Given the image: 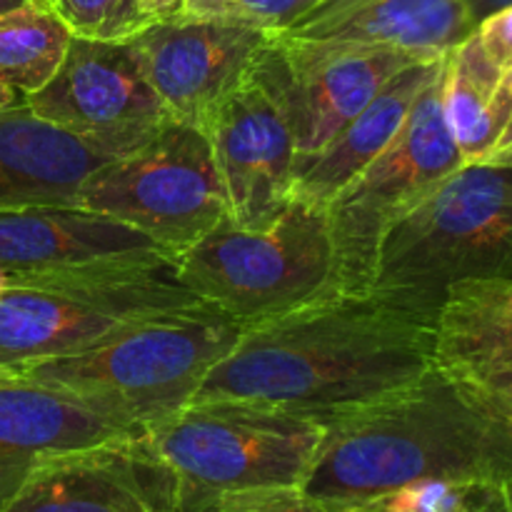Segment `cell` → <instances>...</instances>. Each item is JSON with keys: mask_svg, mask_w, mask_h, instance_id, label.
Listing matches in <instances>:
<instances>
[{"mask_svg": "<svg viewBox=\"0 0 512 512\" xmlns=\"http://www.w3.org/2000/svg\"><path fill=\"white\" fill-rule=\"evenodd\" d=\"M430 365L433 325L373 295L338 293L243 328L193 400H248L325 425L398 393Z\"/></svg>", "mask_w": 512, "mask_h": 512, "instance_id": "1", "label": "cell"}, {"mask_svg": "<svg viewBox=\"0 0 512 512\" xmlns=\"http://www.w3.org/2000/svg\"><path fill=\"white\" fill-rule=\"evenodd\" d=\"M420 480L512 483V420L438 365L325 423L303 490L343 512Z\"/></svg>", "mask_w": 512, "mask_h": 512, "instance_id": "2", "label": "cell"}, {"mask_svg": "<svg viewBox=\"0 0 512 512\" xmlns=\"http://www.w3.org/2000/svg\"><path fill=\"white\" fill-rule=\"evenodd\" d=\"M512 280V168L463 165L395 220L368 295L433 325L453 288Z\"/></svg>", "mask_w": 512, "mask_h": 512, "instance_id": "3", "label": "cell"}, {"mask_svg": "<svg viewBox=\"0 0 512 512\" xmlns=\"http://www.w3.org/2000/svg\"><path fill=\"white\" fill-rule=\"evenodd\" d=\"M240 333L243 325L230 315L198 303L143 320L83 353L25 365L18 375L65 390L145 435L195 398Z\"/></svg>", "mask_w": 512, "mask_h": 512, "instance_id": "4", "label": "cell"}, {"mask_svg": "<svg viewBox=\"0 0 512 512\" xmlns=\"http://www.w3.org/2000/svg\"><path fill=\"white\" fill-rule=\"evenodd\" d=\"M173 265L190 293L243 328L340 293L328 213L300 198L265 228L223 220Z\"/></svg>", "mask_w": 512, "mask_h": 512, "instance_id": "5", "label": "cell"}, {"mask_svg": "<svg viewBox=\"0 0 512 512\" xmlns=\"http://www.w3.org/2000/svg\"><path fill=\"white\" fill-rule=\"evenodd\" d=\"M198 303L203 300L180 283L173 260L10 273V288L0 295V363L18 373Z\"/></svg>", "mask_w": 512, "mask_h": 512, "instance_id": "6", "label": "cell"}, {"mask_svg": "<svg viewBox=\"0 0 512 512\" xmlns=\"http://www.w3.org/2000/svg\"><path fill=\"white\" fill-rule=\"evenodd\" d=\"M325 425L248 400H193L145 433L178 475L185 512L240 490L303 488Z\"/></svg>", "mask_w": 512, "mask_h": 512, "instance_id": "7", "label": "cell"}, {"mask_svg": "<svg viewBox=\"0 0 512 512\" xmlns=\"http://www.w3.org/2000/svg\"><path fill=\"white\" fill-rule=\"evenodd\" d=\"M73 203L140 230L170 258L230 218L208 135L178 120L133 153L100 165Z\"/></svg>", "mask_w": 512, "mask_h": 512, "instance_id": "8", "label": "cell"}, {"mask_svg": "<svg viewBox=\"0 0 512 512\" xmlns=\"http://www.w3.org/2000/svg\"><path fill=\"white\" fill-rule=\"evenodd\" d=\"M443 73L445 63L418 95L398 138L325 205L343 295H368L390 225L465 165L445 123Z\"/></svg>", "mask_w": 512, "mask_h": 512, "instance_id": "9", "label": "cell"}, {"mask_svg": "<svg viewBox=\"0 0 512 512\" xmlns=\"http://www.w3.org/2000/svg\"><path fill=\"white\" fill-rule=\"evenodd\" d=\"M205 135L223 178L230 220L240 228L273 223L293 200L298 168L295 130L273 38L248 78L218 105Z\"/></svg>", "mask_w": 512, "mask_h": 512, "instance_id": "10", "label": "cell"}, {"mask_svg": "<svg viewBox=\"0 0 512 512\" xmlns=\"http://www.w3.org/2000/svg\"><path fill=\"white\" fill-rule=\"evenodd\" d=\"M23 100L45 123L113 158L138 150L170 120L130 43L70 38L53 78Z\"/></svg>", "mask_w": 512, "mask_h": 512, "instance_id": "11", "label": "cell"}, {"mask_svg": "<svg viewBox=\"0 0 512 512\" xmlns=\"http://www.w3.org/2000/svg\"><path fill=\"white\" fill-rule=\"evenodd\" d=\"M273 48L295 130V180L400 70L430 60L390 45L283 33L273 35Z\"/></svg>", "mask_w": 512, "mask_h": 512, "instance_id": "12", "label": "cell"}, {"mask_svg": "<svg viewBox=\"0 0 512 512\" xmlns=\"http://www.w3.org/2000/svg\"><path fill=\"white\" fill-rule=\"evenodd\" d=\"M273 33L228 20H158L128 40L170 120L203 128L248 78Z\"/></svg>", "mask_w": 512, "mask_h": 512, "instance_id": "13", "label": "cell"}, {"mask_svg": "<svg viewBox=\"0 0 512 512\" xmlns=\"http://www.w3.org/2000/svg\"><path fill=\"white\" fill-rule=\"evenodd\" d=\"M3 512H185L183 488L145 435L55 455Z\"/></svg>", "mask_w": 512, "mask_h": 512, "instance_id": "14", "label": "cell"}, {"mask_svg": "<svg viewBox=\"0 0 512 512\" xmlns=\"http://www.w3.org/2000/svg\"><path fill=\"white\" fill-rule=\"evenodd\" d=\"M173 260L140 230L75 203L0 210V265L10 273H60Z\"/></svg>", "mask_w": 512, "mask_h": 512, "instance_id": "15", "label": "cell"}, {"mask_svg": "<svg viewBox=\"0 0 512 512\" xmlns=\"http://www.w3.org/2000/svg\"><path fill=\"white\" fill-rule=\"evenodd\" d=\"M135 435L65 390L23 375L0 380V512L43 460Z\"/></svg>", "mask_w": 512, "mask_h": 512, "instance_id": "16", "label": "cell"}, {"mask_svg": "<svg viewBox=\"0 0 512 512\" xmlns=\"http://www.w3.org/2000/svg\"><path fill=\"white\" fill-rule=\"evenodd\" d=\"M433 365L512 420V280L450 290L433 320Z\"/></svg>", "mask_w": 512, "mask_h": 512, "instance_id": "17", "label": "cell"}, {"mask_svg": "<svg viewBox=\"0 0 512 512\" xmlns=\"http://www.w3.org/2000/svg\"><path fill=\"white\" fill-rule=\"evenodd\" d=\"M473 30L465 0H320L283 35L355 40L445 58Z\"/></svg>", "mask_w": 512, "mask_h": 512, "instance_id": "18", "label": "cell"}, {"mask_svg": "<svg viewBox=\"0 0 512 512\" xmlns=\"http://www.w3.org/2000/svg\"><path fill=\"white\" fill-rule=\"evenodd\" d=\"M113 155L45 123L25 100L0 108V210L73 203L90 173Z\"/></svg>", "mask_w": 512, "mask_h": 512, "instance_id": "19", "label": "cell"}, {"mask_svg": "<svg viewBox=\"0 0 512 512\" xmlns=\"http://www.w3.org/2000/svg\"><path fill=\"white\" fill-rule=\"evenodd\" d=\"M445 58L418 60L400 70L368 105L350 120L295 180L293 198L328 205L345 185L358 178L403 130L415 100L440 73Z\"/></svg>", "mask_w": 512, "mask_h": 512, "instance_id": "20", "label": "cell"}, {"mask_svg": "<svg viewBox=\"0 0 512 512\" xmlns=\"http://www.w3.org/2000/svg\"><path fill=\"white\" fill-rule=\"evenodd\" d=\"M443 110L465 165L512 168V83L475 30L445 55Z\"/></svg>", "mask_w": 512, "mask_h": 512, "instance_id": "21", "label": "cell"}, {"mask_svg": "<svg viewBox=\"0 0 512 512\" xmlns=\"http://www.w3.org/2000/svg\"><path fill=\"white\" fill-rule=\"evenodd\" d=\"M70 33L48 5L33 3L0 15V83L25 95L43 88L58 70Z\"/></svg>", "mask_w": 512, "mask_h": 512, "instance_id": "22", "label": "cell"}, {"mask_svg": "<svg viewBox=\"0 0 512 512\" xmlns=\"http://www.w3.org/2000/svg\"><path fill=\"white\" fill-rule=\"evenodd\" d=\"M55 15L70 38L128 43L158 20L138 0H55Z\"/></svg>", "mask_w": 512, "mask_h": 512, "instance_id": "23", "label": "cell"}, {"mask_svg": "<svg viewBox=\"0 0 512 512\" xmlns=\"http://www.w3.org/2000/svg\"><path fill=\"white\" fill-rule=\"evenodd\" d=\"M320 0H185L183 15L228 20L265 33H285Z\"/></svg>", "mask_w": 512, "mask_h": 512, "instance_id": "24", "label": "cell"}, {"mask_svg": "<svg viewBox=\"0 0 512 512\" xmlns=\"http://www.w3.org/2000/svg\"><path fill=\"white\" fill-rule=\"evenodd\" d=\"M473 483H453V480H420L403 485L383 498L365 503L360 508L373 512H458L465 493Z\"/></svg>", "mask_w": 512, "mask_h": 512, "instance_id": "25", "label": "cell"}, {"mask_svg": "<svg viewBox=\"0 0 512 512\" xmlns=\"http://www.w3.org/2000/svg\"><path fill=\"white\" fill-rule=\"evenodd\" d=\"M203 512H333L303 488L240 490L215 498Z\"/></svg>", "mask_w": 512, "mask_h": 512, "instance_id": "26", "label": "cell"}, {"mask_svg": "<svg viewBox=\"0 0 512 512\" xmlns=\"http://www.w3.org/2000/svg\"><path fill=\"white\" fill-rule=\"evenodd\" d=\"M475 35L498 68L512 70V5L480 20Z\"/></svg>", "mask_w": 512, "mask_h": 512, "instance_id": "27", "label": "cell"}, {"mask_svg": "<svg viewBox=\"0 0 512 512\" xmlns=\"http://www.w3.org/2000/svg\"><path fill=\"white\" fill-rule=\"evenodd\" d=\"M458 512H508L505 483H473Z\"/></svg>", "mask_w": 512, "mask_h": 512, "instance_id": "28", "label": "cell"}, {"mask_svg": "<svg viewBox=\"0 0 512 512\" xmlns=\"http://www.w3.org/2000/svg\"><path fill=\"white\" fill-rule=\"evenodd\" d=\"M155 20H168L183 15L185 0H138Z\"/></svg>", "mask_w": 512, "mask_h": 512, "instance_id": "29", "label": "cell"}, {"mask_svg": "<svg viewBox=\"0 0 512 512\" xmlns=\"http://www.w3.org/2000/svg\"><path fill=\"white\" fill-rule=\"evenodd\" d=\"M512 0H465V8H468V15L470 20H473V25L478 28L480 20H485L488 15L498 13V10L503 8H510Z\"/></svg>", "mask_w": 512, "mask_h": 512, "instance_id": "30", "label": "cell"}, {"mask_svg": "<svg viewBox=\"0 0 512 512\" xmlns=\"http://www.w3.org/2000/svg\"><path fill=\"white\" fill-rule=\"evenodd\" d=\"M23 100V95L15 93L13 88H8V85L0 83V108H10V105L20 103Z\"/></svg>", "mask_w": 512, "mask_h": 512, "instance_id": "31", "label": "cell"}, {"mask_svg": "<svg viewBox=\"0 0 512 512\" xmlns=\"http://www.w3.org/2000/svg\"><path fill=\"white\" fill-rule=\"evenodd\" d=\"M28 3H33V0H0V15L10 13V10L23 8V5H28Z\"/></svg>", "mask_w": 512, "mask_h": 512, "instance_id": "32", "label": "cell"}, {"mask_svg": "<svg viewBox=\"0 0 512 512\" xmlns=\"http://www.w3.org/2000/svg\"><path fill=\"white\" fill-rule=\"evenodd\" d=\"M8 288H10V270H5L3 265H0V295H3Z\"/></svg>", "mask_w": 512, "mask_h": 512, "instance_id": "33", "label": "cell"}, {"mask_svg": "<svg viewBox=\"0 0 512 512\" xmlns=\"http://www.w3.org/2000/svg\"><path fill=\"white\" fill-rule=\"evenodd\" d=\"M5 378H18V373H15V370H10V368H5V365L0 363V380H5Z\"/></svg>", "mask_w": 512, "mask_h": 512, "instance_id": "34", "label": "cell"}, {"mask_svg": "<svg viewBox=\"0 0 512 512\" xmlns=\"http://www.w3.org/2000/svg\"><path fill=\"white\" fill-rule=\"evenodd\" d=\"M505 505H508V512H512V483H505Z\"/></svg>", "mask_w": 512, "mask_h": 512, "instance_id": "35", "label": "cell"}, {"mask_svg": "<svg viewBox=\"0 0 512 512\" xmlns=\"http://www.w3.org/2000/svg\"><path fill=\"white\" fill-rule=\"evenodd\" d=\"M343 512H373V510H368V508H353V510H343Z\"/></svg>", "mask_w": 512, "mask_h": 512, "instance_id": "36", "label": "cell"}, {"mask_svg": "<svg viewBox=\"0 0 512 512\" xmlns=\"http://www.w3.org/2000/svg\"><path fill=\"white\" fill-rule=\"evenodd\" d=\"M38 3H43V5H48V8H53L55 0H38Z\"/></svg>", "mask_w": 512, "mask_h": 512, "instance_id": "37", "label": "cell"}, {"mask_svg": "<svg viewBox=\"0 0 512 512\" xmlns=\"http://www.w3.org/2000/svg\"><path fill=\"white\" fill-rule=\"evenodd\" d=\"M505 73H508V78H510V83H512V70H505Z\"/></svg>", "mask_w": 512, "mask_h": 512, "instance_id": "38", "label": "cell"}]
</instances>
